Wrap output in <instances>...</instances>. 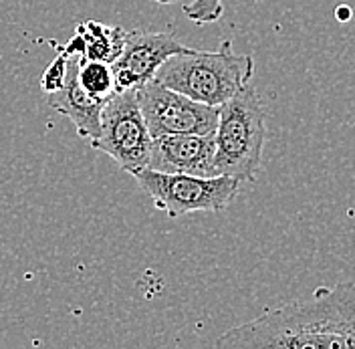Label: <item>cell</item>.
Wrapping results in <instances>:
<instances>
[{"mask_svg":"<svg viewBox=\"0 0 355 349\" xmlns=\"http://www.w3.org/2000/svg\"><path fill=\"white\" fill-rule=\"evenodd\" d=\"M216 348L355 349V283L319 287L309 301L268 309L252 321L228 329Z\"/></svg>","mask_w":355,"mask_h":349,"instance_id":"cell-1","label":"cell"},{"mask_svg":"<svg viewBox=\"0 0 355 349\" xmlns=\"http://www.w3.org/2000/svg\"><path fill=\"white\" fill-rule=\"evenodd\" d=\"M254 59L234 53L230 41H222L218 51L186 49L168 57L155 71V81L178 93L220 108L234 93L250 83Z\"/></svg>","mask_w":355,"mask_h":349,"instance_id":"cell-2","label":"cell"},{"mask_svg":"<svg viewBox=\"0 0 355 349\" xmlns=\"http://www.w3.org/2000/svg\"><path fill=\"white\" fill-rule=\"evenodd\" d=\"M266 139V113L250 83L218 108L214 176L257 182Z\"/></svg>","mask_w":355,"mask_h":349,"instance_id":"cell-3","label":"cell"},{"mask_svg":"<svg viewBox=\"0 0 355 349\" xmlns=\"http://www.w3.org/2000/svg\"><path fill=\"white\" fill-rule=\"evenodd\" d=\"M139 188L152 198L157 210L170 219L190 212H222L241 192V184L230 176L166 174L144 168L133 172Z\"/></svg>","mask_w":355,"mask_h":349,"instance_id":"cell-4","label":"cell"},{"mask_svg":"<svg viewBox=\"0 0 355 349\" xmlns=\"http://www.w3.org/2000/svg\"><path fill=\"white\" fill-rule=\"evenodd\" d=\"M154 137L137 103V89L115 91L101 108L99 133L91 148L103 152L128 174L148 168Z\"/></svg>","mask_w":355,"mask_h":349,"instance_id":"cell-5","label":"cell"},{"mask_svg":"<svg viewBox=\"0 0 355 349\" xmlns=\"http://www.w3.org/2000/svg\"><path fill=\"white\" fill-rule=\"evenodd\" d=\"M137 103L152 137L172 133H212L218 124V108L194 101L155 79L137 87Z\"/></svg>","mask_w":355,"mask_h":349,"instance_id":"cell-6","label":"cell"},{"mask_svg":"<svg viewBox=\"0 0 355 349\" xmlns=\"http://www.w3.org/2000/svg\"><path fill=\"white\" fill-rule=\"evenodd\" d=\"M188 46L180 43L176 37L168 33H150V31H125L123 49L119 57L111 63L115 77V91L137 89L141 83L152 81L159 65L176 55L186 51Z\"/></svg>","mask_w":355,"mask_h":349,"instance_id":"cell-7","label":"cell"},{"mask_svg":"<svg viewBox=\"0 0 355 349\" xmlns=\"http://www.w3.org/2000/svg\"><path fill=\"white\" fill-rule=\"evenodd\" d=\"M214 131L159 135L152 142L148 168L166 174L214 176Z\"/></svg>","mask_w":355,"mask_h":349,"instance_id":"cell-8","label":"cell"},{"mask_svg":"<svg viewBox=\"0 0 355 349\" xmlns=\"http://www.w3.org/2000/svg\"><path fill=\"white\" fill-rule=\"evenodd\" d=\"M79 61H81L79 55H69L65 83L59 91L49 93V105L69 117L77 133L91 144L99 133V117H101L103 103L89 97L79 85V79H77Z\"/></svg>","mask_w":355,"mask_h":349,"instance_id":"cell-9","label":"cell"},{"mask_svg":"<svg viewBox=\"0 0 355 349\" xmlns=\"http://www.w3.org/2000/svg\"><path fill=\"white\" fill-rule=\"evenodd\" d=\"M77 35L83 39L81 59L103 61L110 65L119 57L125 39V31L121 26H107L95 21L81 22L77 26Z\"/></svg>","mask_w":355,"mask_h":349,"instance_id":"cell-10","label":"cell"},{"mask_svg":"<svg viewBox=\"0 0 355 349\" xmlns=\"http://www.w3.org/2000/svg\"><path fill=\"white\" fill-rule=\"evenodd\" d=\"M79 85L93 97L95 101L105 103L115 93V77L110 63L93 61V59H81L79 61V73H77Z\"/></svg>","mask_w":355,"mask_h":349,"instance_id":"cell-11","label":"cell"},{"mask_svg":"<svg viewBox=\"0 0 355 349\" xmlns=\"http://www.w3.org/2000/svg\"><path fill=\"white\" fill-rule=\"evenodd\" d=\"M222 12H224L222 0H192L190 4L184 6V15L198 26L220 21Z\"/></svg>","mask_w":355,"mask_h":349,"instance_id":"cell-12","label":"cell"},{"mask_svg":"<svg viewBox=\"0 0 355 349\" xmlns=\"http://www.w3.org/2000/svg\"><path fill=\"white\" fill-rule=\"evenodd\" d=\"M67 63H69V57L63 55V53H59L57 59L46 67V71H44L43 77H41V89H43L46 95L49 93H55V91H59V89L63 87L67 77Z\"/></svg>","mask_w":355,"mask_h":349,"instance_id":"cell-13","label":"cell"},{"mask_svg":"<svg viewBox=\"0 0 355 349\" xmlns=\"http://www.w3.org/2000/svg\"><path fill=\"white\" fill-rule=\"evenodd\" d=\"M337 17H339L341 21H347V19H352V8H347V6H339V12H337Z\"/></svg>","mask_w":355,"mask_h":349,"instance_id":"cell-14","label":"cell"},{"mask_svg":"<svg viewBox=\"0 0 355 349\" xmlns=\"http://www.w3.org/2000/svg\"><path fill=\"white\" fill-rule=\"evenodd\" d=\"M155 2H159V4H174L178 0H155Z\"/></svg>","mask_w":355,"mask_h":349,"instance_id":"cell-15","label":"cell"}]
</instances>
